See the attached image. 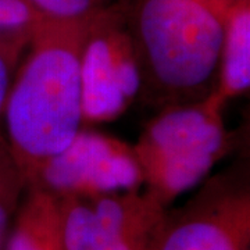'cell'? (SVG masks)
<instances>
[{
	"label": "cell",
	"mask_w": 250,
	"mask_h": 250,
	"mask_svg": "<svg viewBox=\"0 0 250 250\" xmlns=\"http://www.w3.org/2000/svg\"><path fill=\"white\" fill-rule=\"evenodd\" d=\"M46 18L29 0H0V36L29 45Z\"/></svg>",
	"instance_id": "8fae6325"
},
{
	"label": "cell",
	"mask_w": 250,
	"mask_h": 250,
	"mask_svg": "<svg viewBox=\"0 0 250 250\" xmlns=\"http://www.w3.org/2000/svg\"><path fill=\"white\" fill-rule=\"evenodd\" d=\"M28 45L0 36V121L17 65Z\"/></svg>",
	"instance_id": "4fadbf2b"
},
{
	"label": "cell",
	"mask_w": 250,
	"mask_h": 250,
	"mask_svg": "<svg viewBox=\"0 0 250 250\" xmlns=\"http://www.w3.org/2000/svg\"><path fill=\"white\" fill-rule=\"evenodd\" d=\"M143 103L157 111L215 89L224 20L200 0H126Z\"/></svg>",
	"instance_id": "7a4b0ae2"
},
{
	"label": "cell",
	"mask_w": 250,
	"mask_h": 250,
	"mask_svg": "<svg viewBox=\"0 0 250 250\" xmlns=\"http://www.w3.org/2000/svg\"><path fill=\"white\" fill-rule=\"evenodd\" d=\"M223 27L215 90L229 102L250 88V0H229Z\"/></svg>",
	"instance_id": "ba28073f"
},
{
	"label": "cell",
	"mask_w": 250,
	"mask_h": 250,
	"mask_svg": "<svg viewBox=\"0 0 250 250\" xmlns=\"http://www.w3.org/2000/svg\"><path fill=\"white\" fill-rule=\"evenodd\" d=\"M53 196H98L143 189V174L134 146L89 126L81 128L28 181Z\"/></svg>",
	"instance_id": "8992f818"
},
{
	"label": "cell",
	"mask_w": 250,
	"mask_h": 250,
	"mask_svg": "<svg viewBox=\"0 0 250 250\" xmlns=\"http://www.w3.org/2000/svg\"><path fill=\"white\" fill-rule=\"evenodd\" d=\"M202 3H205L206 6H208L210 9L215 11L220 17L224 20V14H225V10L228 7V3L229 0H200Z\"/></svg>",
	"instance_id": "5bb4252c"
},
{
	"label": "cell",
	"mask_w": 250,
	"mask_h": 250,
	"mask_svg": "<svg viewBox=\"0 0 250 250\" xmlns=\"http://www.w3.org/2000/svg\"><path fill=\"white\" fill-rule=\"evenodd\" d=\"M59 203L65 250H152L167 210L145 189Z\"/></svg>",
	"instance_id": "52a82bcc"
},
{
	"label": "cell",
	"mask_w": 250,
	"mask_h": 250,
	"mask_svg": "<svg viewBox=\"0 0 250 250\" xmlns=\"http://www.w3.org/2000/svg\"><path fill=\"white\" fill-rule=\"evenodd\" d=\"M152 250H250L248 170L207 177L185 205L166 210Z\"/></svg>",
	"instance_id": "277c9868"
},
{
	"label": "cell",
	"mask_w": 250,
	"mask_h": 250,
	"mask_svg": "<svg viewBox=\"0 0 250 250\" xmlns=\"http://www.w3.org/2000/svg\"><path fill=\"white\" fill-rule=\"evenodd\" d=\"M90 18L46 20L14 72L0 126L27 185L83 128L81 52Z\"/></svg>",
	"instance_id": "6da1fadb"
},
{
	"label": "cell",
	"mask_w": 250,
	"mask_h": 250,
	"mask_svg": "<svg viewBox=\"0 0 250 250\" xmlns=\"http://www.w3.org/2000/svg\"><path fill=\"white\" fill-rule=\"evenodd\" d=\"M36 10L52 21H80L126 0H29Z\"/></svg>",
	"instance_id": "7c38bea8"
},
{
	"label": "cell",
	"mask_w": 250,
	"mask_h": 250,
	"mask_svg": "<svg viewBox=\"0 0 250 250\" xmlns=\"http://www.w3.org/2000/svg\"><path fill=\"white\" fill-rule=\"evenodd\" d=\"M124 3L95 14L88 24L81 52L83 126L116 121L141 98L142 77Z\"/></svg>",
	"instance_id": "5b68a950"
},
{
	"label": "cell",
	"mask_w": 250,
	"mask_h": 250,
	"mask_svg": "<svg viewBox=\"0 0 250 250\" xmlns=\"http://www.w3.org/2000/svg\"><path fill=\"white\" fill-rule=\"evenodd\" d=\"M4 250H65L59 199L28 187L11 224Z\"/></svg>",
	"instance_id": "9c48e42d"
},
{
	"label": "cell",
	"mask_w": 250,
	"mask_h": 250,
	"mask_svg": "<svg viewBox=\"0 0 250 250\" xmlns=\"http://www.w3.org/2000/svg\"><path fill=\"white\" fill-rule=\"evenodd\" d=\"M25 190L27 179L10 152L0 126V250H4L11 224Z\"/></svg>",
	"instance_id": "30bf717a"
},
{
	"label": "cell",
	"mask_w": 250,
	"mask_h": 250,
	"mask_svg": "<svg viewBox=\"0 0 250 250\" xmlns=\"http://www.w3.org/2000/svg\"><path fill=\"white\" fill-rule=\"evenodd\" d=\"M225 104L214 89L196 102L159 110L132 145L143 189L166 208L233 152L238 136L225 125Z\"/></svg>",
	"instance_id": "3957f363"
}]
</instances>
